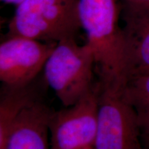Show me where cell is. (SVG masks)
Returning <instances> with one entry per match:
<instances>
[{"instance_id": "obj_1", "label": "cell", "mask_w": 149, "mask_h": 149, "mask_svg": "<svg viewBox=\"0 0 149 149\" xmlns=\"http://www.w3.org/2000/svg\"><path fill=\"white\" fill-rule=\"evenodd\" d=\"M80 27L92 48L104 86L123 90L127 82L119 0H77Z\"/></svg>"}, {"instance_id": "obj_2", "label": "cell", "mask_w": 149, "mask_h": 149, "mask_svg": "<svg viewBox=\"0 0 149 149\" xmlns=\"http://www.w3.org/2000/svg\"><path fill=\"white\" fill-rule=\"evenodd\" d=\"M95 60L88 44L79 45L74 37L57 42L44 68L46 85L61 104L70 107L90 91L94 81Z\"/></svg>"}, {"instance_id": "obj_10", "label": "cell", "mask_w": 149, "mask_h": 149, "mask_svg": "<svg viewBox=\"0 0 149 149\" xmlns=\"http://www.w3.org/2000/svg\"><path fill=\"white\" fill-rule=\"evenodd\" d=\"M122 10L137 11L149 8V0H121Z\"/></svg>"}, {"instance_id": "obj_12", "label": "cell", "mask_w": 149, "mask_h": 149, "mask_svg": "<svg viewBox=\"0 0 149 149\" xmlns=\"http://www.w3.org/2000/svg\"><path fill=\"white\" fill-rule=\"evenodd\" d=\"M1 1L5 3L15 5L17 6L18 5H19L20 3L24 2V1H26V0H1Z\"/></svg>"}, {"instance_id": "obj_8", "label": "cell", "mask_w": 149, "mask_h": 149, "mask_svg": "<svg viewBox=\"0 0 149 149\" xmlns=\"http://www.w3.org/2000/svg\"><path fill=\"white\" fill-rule=\"evenodd\" d=\"M37 79L19 88L2 85L0 100V142L4 139L11 124L22 110L42 99L40 88L37 86Z\"/></svg>"}, {"instance_id": "obj_4", "label": "cell", "mask_w": 149, "mask_h": 149, "mask_svg": "<svg viewBox=\"0 0 149 149\" xmlns=\"http://www.w3.org/2000/svg\"><path fill=\"white\" fill-rule=\"evenodd\" d=\"M100 84L77 102L52 112L49 120L51 149H89L94 147L98 126Z\"/></svg>"}, {"instance_id": "obj_3", "label": "cell", "mask_w": 149, "mask_h": 149, "mask_svg": "<svg viewBox=\"0 0 149 149\" xmlns=\"http://www.w3.org/2000/svg\"><path fill=\"white\" fill-rule=\"evenodd\" d=\"M8 36L57 43L75 37L81 29L77 0H26L9 22Z\"/></svg>"}, {"instance_id": "obj_7", "label": "cell", "mask_w": 149, "mask_h": 149, "mask_svg": "<svg viewBox=\"0 0 149 149\" xmlns=\"http://www.w3.org/2000/svg\"><path fill=\"white\" fill-rule=\"evenodd\" d=\"M124 53L127 81L149 72V8L122 10Z\"/></svg>"}, {"instance_id": "obj_13", "label": "cell", "mask_w": 149, "mask_h": 149, "mask_svg": "<svg viewBox=\"0 0 149 149\" xmlns=\"http://www.w3.org/2000/svg\"><path fill=\"white\" fill-rule=\"evenodd\" d=\"M89 149H94V148H89Z\"/></svg>"}, {"instance_id": "obj_14", "label": "cell", "mask_w": 149, "mask_h": 149, "mask_svg": "<svg viewBox=\"0 0 149 149\" xmlns=\"http://www.w3.org/2000/svg\"><path fill=\"white\" fill-rule=\"evenodd\" d=\"M148 73H149V72H148Z\"/></svg>"}, {"instance_id": "obj_11", "label": "cell", "mask_w": 149, "mask_h": 149, "mask_svg": "<svg viewBox=\"0 0 149 149\" xmlns=\"http://www.w3.org/2000/svg\"><path fill=\"white\" fill-rule=\"evenodd\" d=\"M141 141L144 148L149 149V133L141 135Z\"/></svg>"}, {"instance_id": "obj_9", "label": "cell", "mask_w": 149, "mask_h": 149, "mask_svg": "<svg viewBox=\"0 0 149 149\" xmlns=\"http://www.w3.org/2000/svg\"><path fill=\"white\" fill-rule=\"evenodd\" d=\"M122 92L137 115L141 135L149 133V73L130 78Z\"/></svg>"}, {"instance_id": "obj_6", "label": "cell", "mask_w": 149, "mask_h": 149, "mask_svg": "<svg viewBox=\"0 0 149 149\" xmlns=\"http://www.w3.org/2000/svg\"><path fill=\"white\" fill-rule=\"evenodd\" d=\"M57 43L21 36H8L0 44V80L3 85L19 88L38 77Z\"/></svg>"}, {"instance_id": "obj_5", "label": "cell", "mask_w": 149, "mask_h": 149, "mask_svg": "<svg viewBox=\"0 0 149 149\" xmlns=\"http://www.w3.org/2000/svg\"><path fill=\"white\" fill-rule=\"evenodd\" d=\"M122 91L100 84L94 149H143L137 116Z\"/></svg>"}]
</instances>
